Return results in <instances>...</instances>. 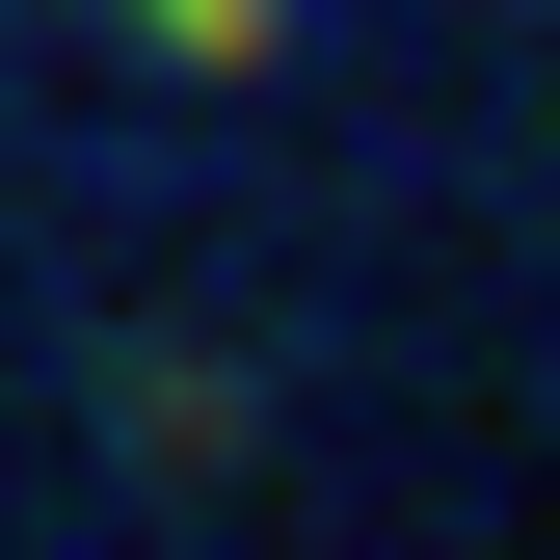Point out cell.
Masks as SVG:
<instances>
[{
  "mask_svg": "<svg viewBox=\"0 0 560 560\" xmlns=\"http://www.w3.org/2000/svg\"><path fill=\"white\" fill-rule=\"evenodd\" d=\"M133 27H161V54H214V81H241V54L294 27V0H133Z\"/></svg>",
  "mask_w": 560,
  "mask_h": 560,
  "instance_id": "1",
  "label": "cell"
}]
</instances>
